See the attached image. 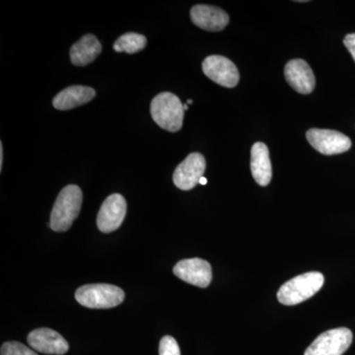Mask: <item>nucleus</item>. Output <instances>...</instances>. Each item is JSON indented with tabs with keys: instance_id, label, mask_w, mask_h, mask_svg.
<instances>
[{
	"instance_id": "f257e3e1",
	"label": "nucleus",
	"mask_w": 355,
	"mask_h": 355,
	"mask_svg": "<svg viewBox=\"0 0 355 355\" xmlns=\"http://www.w3.org/2000/svg\"><path fill=\"white\" fill-rule=\"evenodd\" d=\"M83 193L76 184L64 187L58 193L51 212L50 227L55 232H64L71 227L80 214Z\"/></svg>"
},
{
	"instance_id": "f03ea898",
	"label": "nucleus",
	"mask_w": 355,
	"mask_h": 355,
	"mask_svg": "<svg viewBox=\"0 0 355 355\" xmlns=\"http://www.w3.org/2000/svg\"><path fill=\"white\" fill-rule=\"evenodd\" d=\"M321 272L302 273L286 282L277 292V299L282 305L294 306L313 297L324 286Z\"/></svg>"
},
{
	"instance_id": "7ed1b4c3",
	"label": "nucleus",
	"mask_w": 355,
	"mask_h": 355,
	"mask_svg": "<svg viewBox=\"0 0 355 355\" xmlns=\"http://www.w3.org/2000/svg\"><path fill=\"white\" fill-rule=\"evenodd\" d=\"M150 112L153 121L167 132H177L183 127L184 105L173 93L156 96L151 102Z\"/></svg>"
},
{
	"instance_id": "20e7f679",
	"label": "nucleus",
	"mask_w": 355,
	"mask_h": 355,
	"mask_svg": "<svg viewBox=\"0 0 355 355\" xmlns=\"http://www.w3.org/2000/svg\"><path fill=\"white\" fill-rule=\"evenodd\" d=\"M76 299L79 304L90 309H110L123 302L125 292L112 284H87L77 289Z\"/></svg>"
},
{
	"instance_id": "39448f33",
	"label": "nucleus",
	"mask_w": 355,
	"mask_h": 355,
	"mask_svg": "<svg viewBox=\"0 0 355 355\" xmlns=\"http://www.w3.org/2000/svg\"><path fill=\"white\" fill-rule=\"evenodd\" d=\"M352 338V331L347 328L324 331L311 343L304 355H343L349 349Z\"/></svg>"
},
{
	"instance_id": "423d86ee",
	"label": "nucleus",
	"mask_w": 355,
	"mask_h": 355,
	"mask_svg": "<svg viewBox=\"0 0 355 355\" xmlns=\"http://www.w3.org/2000/svg\"><path fill=\"white\" fill-rule=\"evenodd\" d=\"M313 148L324 155H336L347 153L352 147V140L340 132L322 128H311L306 133Z\"/></svg>"
},
{
	"instance_id": "0eeeda50",
	"label": "nucleus",
	"mask_w": 355,
	"mask_h": 355,
	"mask_svg": "<svg viewBox=\"0 0 355 355\" xmlns=\"http://www.w3.org/2000/svg\"><path fill=\"white\" fill-rule=\"evenodd\" d=\"M202 71L218 85L233 88L239 83L240 74L236 65L222 55H209L203 60Z\"/></svg>"
},
{
	"instance_id": "6e6552de",
	"label": "nucleus",
	"mask_w": 355,
	"mask_h": 355,
	"mask_svg": "<svg viewBox=\"0 0 355 355\" xmlns=\"http://www.w3.org/2000/svg\"><path fill=\"white\" fill-rule=\"evenodd\" d=\"M127 214V202L120 193H113L105 200L97 216V226L103 233L120 228Z\"/></svg>"
},
{
	"instance_id": "1a4fd4ad",
	"label": "nucleus",
	"mask_w": 355,
	"mask_h": 355,
	"mask_svg": "<svg viewBox=\"0 0 355 355\" xmlns=\"http://www.w3.org/2000/svg\"><path fill=\"white\" fill-rule=\"evenodd\" d=\"M207 162L202 154L191 153L181 164L178 165L173 175V182L180 190L190 191L200 184Z\"/></svg>"
},
{
	"instance_id": "9d476101",
	"label": "nucleus",
	"mask_w": 355,
	"mask_h": 355,
	"mask_svg": "<svg viewBox=\"0 0 355 355\" xmlns=\"http://www.w3.org/2000/svg\"><path fill=\"white\" fill-rule=\"evenodd\" d=\"M173 272L187 284L207 288L212 279L211 266L202 259H187L179 261L173 268Z\"/></svg>"
},
{
	"instance_id": "9b49d317",
	"label": "nucleus",
	"mask_w": 355,
	"mask_h": 355,
	"mask_svg": "<svg viewBox=\"0 0 355 355\" xmlns=\"http://www.w3.org/2000/svg\"><path fill=\"white\" fill-rule=\"evenodd\" d=\"M27 340L33 349L42 354L62 355L69 349V343L64 336L49 328L32 331Z\"/></svg>"
},
{
	"instance_id": "f8f14e48",
	"label": "nucleus",
	"mask_w": 355,
	"mask_h": 355,
	"mask_svg": "<svg viewBox=\"0 0 355 355\" xmlns=\"http://www.w3.org/2000/svg\"><path fill=\"white\" fill-rule=\"evenodd\" d=\"M286 81L296 92L310 94L316 85L315 76L310 65L303 60H292L284 69Z\"/></svg>"
},
{
	"instance_id": "ddd939ff",
	"label": "nucleus",
	"mask_w": 355,
	"mask_h": 355,
	"mask_svg": "<svg viewBox=\"0 0 355 355\" xmlns=\"http://www.w3.org/2000/svg\"><path fill=\"white\" fill-rule=\"evenodd\" d=\"M191 18L193 24L210 32L221 31L229 23V16L225 11L218 7L205 4L193 6L191 10Z\"/></svg>"
},
{
	"instance_id": "4468645a",
	"label": "nucleus",
	"mask_w": 355,
	"mask_h": 355,
	"mask_svg": "<svg viewBox=\"0 0 355 355\" xmlns=\"http://www.w3.org/2000/svg\"><path fill=\"white\" fill-rule=\"evenodd\" d=\"M251 171L254 181L266 187L272 181V169L268 146L263 142H256L251 150Z\"/></svg>"
},
{
	"instance_id": "2eb2a0df",
	"label": "nucleus",
	"mask_w": 355,
	"mask_h": 355,
	"mask_svg": "<svg viewBox=\"0 0 355 355\" xmlns=\"http://www.w3.org/2000/svg\"><path fill=\"white\" fill-rule=\"evenodd\" d=\"M96 96L94 89L87 86H70L60 91L53 98V105L55 109L67 111L81 106L93 100Z\"/></svg>"
},
{
	"instance_id": "dca6fc26",
	"label": "nucleus",
	"mask_w": 355,
	"mask_h": 355,
	"mask_svg": "<svg viewBox=\"0 0 355 355\" xmlns=\"http://www.w3.org/2000/svg\"><path fill=\"white\" fill-rule=\"evenodd\" d=\"M102 46L94 35L87 34L70 49V60L76 67H85L101 53Z\"/></svg>"
},
{
	"instance_id": "f3484780",
	"label": "nucleus",
	"mask_w": 355,
	"mask_h": 355,
	"mask_svg": "<svg viewBox=\"0 0 355 355\" xmlns=\"http://www.w3.org/2000/svg\"><path fill=\"white\" fill-rule=\"evenodd\" d=\"M147 44V40L144 35L137 33H127L116 40L114 44V50L116 53H137L144 50Z\"/></svg>"
},
{
	"instance_id": "a211bd4d",
	"label": "nucleus",
	"mask_w": 355,
	"mask_h": 355,
	"mask_svg": "<svg viewBox=\"0 0 355 355\" xmlns=\"http://www.w3.org/2000/svg\"><path fill=\"white\" fill-rule=\"evenodd\" d=\"M1 355H38L34 350L18 342H7L1 347Z\"/></svg>"
},
{
	"instance_id": "6ab92c4d",
	"label": "nucleus",
	"mask_w": 355,
	"mask_h": 355,
	"mask_svg": "<svg viewBox=\"0 0 355 355\" xmlns=\"http://www.w3.org/2000/svg\"><path fill=\"white\" fill-rule=\"evenodd\" d=\"M159 355H181L179 345L173 336H166L160 340Z\"/></svg>"
},
{
	"instance_id": "aec40b11",
	"label": "nucleus",
	"mask_w": 355,
	"mask_h": 355,
	"mask_svg": "<svg viewBox=\"0 0 355 355\" xmlns=\"http://www.w3.org/2000/svg\"><path fill=\"white\" fill-rule=\"evenodd\" d=\"M343 44H345V48L349 50L355 62V33L347 35L345 40H343Z\"/></svg>"
},
{
	"instance_id": "412c9836",
	"label": "nucleus",
	"mask_w": 355,
	"mask_h": 355,
	"mask_svg": "<svg viewBox=\"0 0 355 355\" xmlns=\"http://www.w3.org/2000/svg\"><path fill=\"white\" fill-rule=\"evenodd\" d=\"M2 166H3V146L0 144V170H2Z\"/></svg>"
},
{
	"instance_id": "4be33fe9",
	"label": "nucleus",
	"mask_w": 355,
	"mask_h": 355,
	"mask_svg": "<svg viewBox=\"0 0 355 355\" xmlns=\"http://www.w3.org/2000/svg\"><path fill=\"white\" fill-rule=\"evenodd\" d=\"M200 184H202V186H205V184H207V178L202 177V179L200 180Z\"/></svg>"
},
{
	"instance_id": "5701e85b",
	"label": "nucleus",
	"mask_w": 355,
	"mask_h": 355,
	"mask_svg": "<svg viewBox=\"0 0 355 355\" xmlns=\"http://www.w3.org/2000/svg\"><path fill=\"white\" fill-rule=\"evenodd\" d=\"M184 111H188V110H189L188 105H187V104L184 105Z\"/></svg>"
},
{
	"instance_id": "b1692460",
	"label": "nucleus",
	"mask_w": 355,
	"mask_h": 355,
	"mask_svg": "<svg viewBox=\"0 0 355 355\" xmlns=\"http://www.w3.org/2000/svg\"><path fill=\"white\" fill-rule=\"evenodd\" d=\"M188 104H193V100H188Z\"/></svg>"
}]
</instances>
